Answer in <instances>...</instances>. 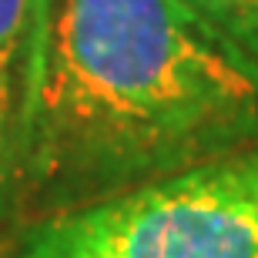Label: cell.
<instances>
[{
  "label": "cell",
  "instance_id": "cell-1",
  "mask_svg": "<svg viewBox=\"0 0 258 258\" xmlns=\"http://www.w3.org/2000/svg\"><path fill=\"white\" fill-rule=\"evenodd\" d=\"M258 141V64L181 0H50L14 221Z\"/></svg>",
  "mask_w": 258,
  "mask_h": 258
},
{
  "label": "cell",
  "instance_id": "cell-2",
  "mask_svg": "<svg viewBox=\"0 0 258 258\" xmlns=\"http://www.w3.org/2000/svg\"><path fill=\"white\" fill-rule=\"evenodd\" d=\"M0 258H258V141L20 221Z\"/></svg>",
  "mask_w": 258,
  "mask_h": 258
},
{
  "label": "cell",
  "instance_id": "cell-3",
  "mask_svg": "<svg viewBox=\"0 0 258 258\" xmlns=\"http://www.w3.org/2000/svg\"><path fill=\"white\" fill-rule=\"evenodd\" d=\"M50 0H0V228H10L44 77Z\"/></svg>",
  "mask_w": 258,
  "mask_h": 258
},
{
  "label": "cell",
  "instance_id": "cell-4",
  "mask_svg": "<svg viewBox=\"0 0 258 258\" xmlns=\"http://www.w3.org/2000/svg\"><path fill=\"white\" fill-rule=\"evenodd\" d=\"M258 64V0H181Z\"/></svg>",
  "mask_w": 258,
  "mask_h": 258
}]
</instances>
